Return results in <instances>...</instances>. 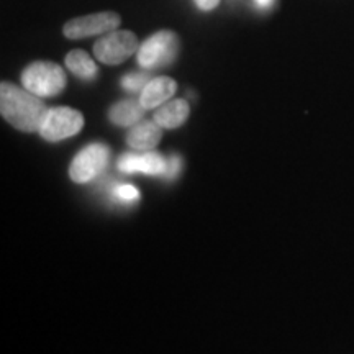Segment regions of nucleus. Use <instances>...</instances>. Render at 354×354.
<instances>
[{"label": "nucleus", "mask_w": 354, "mask_h": 354, "mask_svg": "<svg viewBox=\"0 0 354 354\" xmlns=\"http://www.w3.org/2000/svg\"><path fill=\"white\" fill-rule=\"evenodd\" d=\"M48 110L50 109H46L39 97L25 87L21 88L12 82H2L0 86V112L17 130L25 133L39 131Z\"/></svg>", "instance_id": "1"}, {"label": "nucleus", "mask_w": 354, "mask_h": 354, "mask_svg": "<svg viewBox=\"0 0 354 354\" xmlns=\"http://www.w3.org/2000/svg\"><path fill=\"white\" fill-rule=\"evenodd\" d=\"M21 84L38 97H55L64 91L66 74L61 66L51 61H37L21 73Z\"/></svg>", "instance_id": "2"}, {"label": "nucleus", "mask_w": 354, "mask_h": 354, "mask_svg": "<svg viewBox=\"0 0 354 354\" xmlns=\"http://www.w3.org/2000/svg\"><path fill=\"white\" fill-rule=\"evenodd\" d=\"M179 51V38L171 30L154 33L138 48V64L145 69H158L171 64Z\"/></svg>", "instance_id": "3"}, {"label": "nucleus", "mask_w": 354, "mask_h": 354, "mask_svg": "<svg viewBox=\"0 0 354 354\" xmlns=\"http://www.w3.org/2000/svg\"><path fill=\"white\" fill-rule=\"evenodd\" d=\"M136 51H138V38L128 30H113V32L105 33L94 44L97 59L110 66L125 63Z\"/></svg>", "instance_id": "4"}, {"label": "nucleus", "mask_w": 354, "mask_h": 354, "mask_svg": "<svg viewBox=\"0 0 354 354\" xmlns=\"http://www.w3.org/2000/svg\"><path fill=\"white\" fill-rule=\"evenodd\" d=\"M110 161V149L104 143H92L76 154L69 167V176L74 183L86 184L104 172Z\"/></svg>", "instance_id": "5"}, {"label": "nucleus", "mask_w": 354, "mask_h": 354, "mask_svg": "<svg viewBox=\"0 0 354 354\" xmlns=\"http://www.w3.org/2000/svg\"><path fill=\"white\" fill-rule=\"evenodd\" d=\"M84 127V117L79 110L69 107H56L48 110L46 117L39 128V135L43 140L61 141L77 135Z\"/></svg>", "instance_id": "6"}, {"label": "nucleus", "mask_w": 354, "mask_h": 354, "mask_svg": "<svg viewBox=\"0 0 354 354\" xmlns=\"http://www.w3.org/2000/svg\"><path fill=\"white\" fill-rule=\"evenodd\" d=\"M122 19L115 12H99L91 13V15L77 17V19L69 20L64 25L63 33L69 39H81L94 35H105L117 30L120 26Z\"/></svg>", "instance_id": "7"}, {"label": "nucleus", "mask_w": 354, "mask_h": 354, "mask_svg": "<svg viewBox=\"0 0 354 354\" xmlns=\"http://www.w3.org/2000/svg\"><path fill=\"white\" fill-rule=\"evenodd\" d=\"M118 171L123 174H145L153 177H165L167 169V158L156 151L125 153L117 162Z\"/></svg>", "instance_id": "8"}, {"label": "nucleus", "mask_w": 354, "mask_h": 354, "mask_svg": "<svg viewBox=\"0 0 354 354\" xmlns=\"http://www.w3.org/2000/svg\"><path fill=\"white\" fill-rule=\"evenodd\" d=\"M176 91L177 84L174 79L166 76L154 77L146 84V87L141 91L140 104L143 105L145 110L161 107V105H165L166 102H169L172 99Z\"/></svg>", "instance_id": "9"}, {"label": "nucleus", "mask_w": 354, "mask_h": 354, "mask_svg": "<svg viewBox=\"0 0 354 354\" xmlns=\"http://www.w3.org/2000/svg\"><path fill=\"white\" fill-rule=\"evenodd\" d=\"M162 131L156 122H141L131 128L127 136L128 146L138 151H151L159 141Z\"/></svg>", "instance_id": "10"}, {"label": "nucleus", "mask_w": 354, "mask_h": 354, "mask_svg": "<svg viewBox=\"0 0 354 354\" xmlns=\"http://www.w3.org/2000/svg\"><path fill=\"white\" fill-rule=\"evenodd\" d=\"M189 113L190 107L184 99L169 100L154 112V122L161 128L172 130V128L184 125V122L189 118Z\"/></svg>", "instance_id": "11"}, {"label": "nucleus", "mask_w": 354, "mask_h": 354, "mask_svg": "<svg viewBox=\"0 0 354 354\" xmlns=\"http://www.w3.org/2000/svg\"><path fill=\"white\" fill-rule=\"evenodd\" d=\"M145 107L140 100H120L109 110L110 122L118 127H135L143 118Z\"/></svg>", "instance_id": "12"}, {"label": "nucleus", "mask_w": 354, "mask_h": 354, "mask_svg": "<svg viewBox=\"0 0 354 354\" xmlns=\"http://www.w3.org/2000/svg\"><path fill=\"white\" fill-rule=\"evenodd\" d=\"M66 66L73 74H76L77 77L84 79V81H92L97 77V66L91 56L82 50H74L68 53L66 56Z\"/></svg>", "instance_id": "13"}, {"label": "nucleus", "mask_w": 354, "mask_h": 354, "mask_svg": "<svg viewBox=\"0 0 354 354\" xmlns=\"http://www.w3.org/2000/svg\"><path fill=\"white\" fill-rule=\"evenodd\" d=\"M109 196L115 203H120V205H133V203L138 202L140 192L138 189L133 187L131 184H113L109 187Z\"/></svg>", "instance_id": "14"}, {"label": "nucleus", "mask_w": 354, "mask_h": 354, "mask_svg": "<svg viewBox=\"0 0 354 354\" xmlns=\"http://www.w3.org/2000/svg\"><path fill=\"white\" fill-rule=\"evenodd\" d=\"M149 81H151L149 74L130 73L122 79V86H123V88H127L128 92H141Z\"/></svg>", "instance_id": "15"}, {"label": "nucleus", "mask_w": 354, "mask_h": 354, "mask_svg": "<svg viewBox=\"0 0 354 354\" xmlns=\"http://www.w3.org/2000/svg\"><path fill=\"white\" fill-rule=\"evenodd\" d=\"M180 171H183V159H180V156H177V154H171V156L167 158V169H166L165 179L166 180L176 179V177L180 174Z\"/></svg>", "instance_id": "16"}, {"label": "nucleus", "mask_w": 354, "mask_h": 354, "mask_svg": "<svg viewBox=\"0 0 354 354\" xmlns=\"http://www.w3.org/2000/svg\"><path fill=\"white\" fill-rule=\"evenodd\" d=\"M196 3L202 10H214V8L218 7L220 0H196Z\"/></svg>", "instance_id": "17"}, {"label": "nucleus", "mask_w": 354, "mask_h": 354, "mask_svg": "<svg viewBox=\"0 0 354 354\" xmlns=\"http://www.w3.org/2000/svg\"><path fill=\"white\" fill-rule=\"evenodd\" d=\"M256 2V6H259L261 8H266V7H269L272 3V0H254Z\"/></svg>", "instance_id": "18"}]
</instances>
